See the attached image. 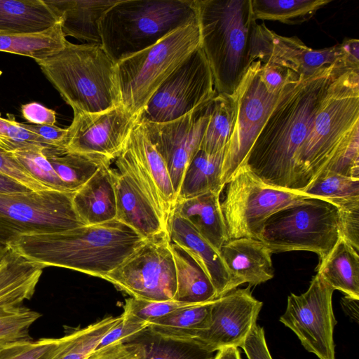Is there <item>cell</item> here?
I'll list each match as a JSON object with an SVG mask.
<instances>
[{
  "instance_id": "6da1fadb",
  "label": "cell",
  "mask_w": 359,
  "mask_h": 359,
  "mask_svg": "<svg viewBox=\"0 0 359 359\" xmlns=\"http://www.w3.org/2000/svg\"><path fill=\"white\" fill-rule=\"evenodd\" d=\"M350 68L346 62H338L310 76L297 74L290 80L243 165L266 184L293 190L296 154L307 137L330 84Z\"/></svg>"
},
{
  "instance_id": "7a4b0ae2",
  "label": "cell",
  "mask_w": 359,
  "mask_h": 359,
  "mask_svg": "<svg viewBox=\"0 0 359 359\" xmlns=\"http://www.w3.org/2000/svg\"><path fill=\"white\" fill-rule=\"evenodd\" d=\"M201 47L217 94H233L249 67L264 63L271 50V30L257 24L251 0H195Z\"/></svg>"
},
{
  "instance_id": "3957f363",
  "label": "cell",
  "mask_w": 359,
  "mask_h": 359,
  "mask_svg": "<svg viewBox=\"0 0 359 359\" xmlns=\"http://www.w3.org/2000/svg\"><path fill=\"white\" fill-rule=\"evenodd\" d=\"M146 241L116 219L58 233L22 236L8 248L42 269L62 267L103 278Z\"/></svg>"
},
{
  "instance_id": "277c9868",
  "label": "cell",
  "mask_w": 359,
  "mask_h": 359,
  "mask_svg": "<svg viewBox=\"0 0 359 359\" xmlns=\"http://www.w3.org/2000/svg\"><path fill=\"white\" fill-rule=\"evenodd\" d=\"M359 144V69L330 84L306 140L294 158V191L302 192L346 148Z\"/></svg>"
},
{
  "instance_id": "5b68a950",
  "label": "cell",
  "mask_w": 359,
  "mask_h": 359,
  "mask_svg": "<svg viewBox=\"0 0 359 359\" xmlns=\"http://www.w3.org/2000/svg\"><path fill=\"white\" fill-rule=\"evenodd\" d=\"M36 62L74 114L100 112L122 104L116 63L100 43L67 41L62 50Z\"/></svg>"
},
{
  "instance_id": "8992f818",
  "label": "cell",
  "mask_w": 359,
  "mask_h": 359,
  "mask_svg": "<svg viewBox=\"0 0 359 359\" xmlns=\"http://www.w3.org/2000/svg\"><path fill=\"white\" fill-rule=\"evenodd\" d=\"M196 19L195 0H118L101 20V44L117 63Z\"/></svg>"
},
{
  "instance_id": "52a82bcc",
  "label": "cell",
  "mask_w": 359,
  "mask_h": 359,
  "mask_svg": "<svg viewBox=\"0 0 359 359\" xmlns=\"http://www.w3.org/2000/svg\"><path fill=\"white\" fill-rule=\"evenodd\" d=\"M201 46L197 19L168 34L156 44L116 63L121 104L140 115L171 73Z\"/></svg>"
},
{
  "instance_id": "ba28073f",
  "label": "cell",
  "mask_w": 359,
  "mask_h": 359,
  "mask_svg": "<svg viewBox=\"0 0 359 359\" xmlns=\"http://www.w3.org/2000/svg\"><path fill=\"white\" fill-rule=\"evenodd\" d=\"M339 237V208L323 198H308L271 215L257 239L273 253L309 251L320 262Z\"/></svg>"
},
{
  "instance_id": "9c48e42d",
  "label": "cell",
  "mask_w": 359,
  "mask_h": 359,
  "mask_svg": "<svg viewBox=\"0 0 359 359\" xmlns=\"http://www.w3.org/2000/svg\"><path fill=\"white\" fill-rule=\"evenodd\" d=\"M74 194L53 189L0 194V244L8 248L22 236L85 226L74 207Z\"/></svg>"
},
{
  "instance_id": "30bf717a",
  "label": "cell",
  "mask_w": 359,
  "mask_h": 359,
  "mask_svg": "<svg viewBox=\"0 0 359 359\" xmlns=\"http://www.w3.org/2000/svg\"><path fill=\"white\" fill-rule=\"evenodd\" d=\"M221 203L229 239L257 236L267 219L304 199V193L269 185L242 165L226 184Z\"/></svg>"
},
{
  "instance_id": "8fae6325",
  "label": "cell",
  "mask_w": 359,
  "mask_h": 359,
  "mask_svg": "<svg viewBox=\"0 0 359 359\" xmlns=\"http://www.w3.org/2000/svg\"><path fill=\"white\" fill-rule=\"evenodd\" d=\"M262 65L261 60L255 61L231 95L234 121L222 167L221 184L224 187L243 164L283 90L271 93L266 88L260 76Z\"/></svg>"
},
{
  "instance_id": "7c38bea8",
  "label": "cell",
  "mask_w": 359,
  "mask_h": 359,
  "mask_svg": "<svg viewBox=\"0 0 359 359\" xmlns=\"http://www.w3.org/2000/svg\"><path fill=\"white\" fill-rule=\"evenodd\" d=\"M216 95L212 72L200 46L161 83L139 120L170 121L210 102Z\"/></svg>"
},
{
  "instance_id": "4fadbf2b",
  "label": "cell",
  "mask_w": 359,
  "mask_h": 359,
  "mask_svg": "<svg viewBox=\"0 0 359 359\" xmlns=\"http://www.w3.org/2000/svg\"><path fill=\"white\" fill-rule=\"evenodd\" d=\"M103 279L134 298L173 300L177 287L176 271L168 233L147 239Z\"/></svg>"
},
{
  "instance_id": "5bb4252c",
  "label": "cell",
  "mask_w": 359,
  "mask_h": 359,
  "mask_svg": "<svg viewBox=\"0 0 359 359\" xmlns=\"http://www.w3.org/2000/svg\"><path fill=\"white\" fill-rule=\"evenodd\" d=\"M334 290L316 273L304 293L288 296L286 310L280 318V321L295 333L304 348L319 359H335Z\"/></svg>"
},
{
  "instance_id": "9a60e30c",
  "label": "cell",
  "mask_w": 359,
  "mask_h": 359,
  "mask_svg": "<svg viewBox=\"0 0 359 359\" xmlns=\"http://www.w3.org/2000/svg\"><path fill=\"white\" fill-rule=\"evenodd\" d=\"M115 164L133 177L167 228L175 207L177 195L165 163L139 118L123 150L115 159Z\"/></svg>"
},
{
  "instance_id": "2e32d148",
  "label": "cell",
  "mask_w": 359,
  "mask_h": 359,
  "mask_svg": "<svg viewBox=\"0 0 359 359\" xmlns=\"http://www.w3.org/2000/svg\"><path fill=\"white\" fill-rule=\"evenodd\" d=\"M138 118L122 104L100 112L74 114L67 128L66 150L111 164Z\"/></svg>"
},
{
  "instance_id": "e0dca14e",
  "label": "cell",
  "mask_w": 359,
  "mask_h": 359,
  "mask_svg": "<svg viewBox=\"0 0 359 359\" xmlns=\"http://www.w3.org/2000/svg\"><path fill=\"white\" fill-rule=\"evenodd\" d=\"M211 101L170 121H140L148 137L165 163L177 197L189 163L201 150L209 120Z\"/></svg>"
},
{
  "instance_id": "ac0fdd59",
  "label": "cell",
  "mask_w": 359,
  "mask_h": 359,
  "mask_svg": "<svg viewBox=\"0 0 359 359\" xmlns=\"http://www.w3.org/2000/svg\"><path fill=\"white\" fill-rule=\"evenodd\" d=\"M251 286L234 289L215 299L211 306L209 327L193 339L212 351L225 347H241L262 307L252 294Z\"/></svg>"
},
{
  "instance_id": "d6986e66",
  "label": "cell",
  "mask_w": 359,
  "mask_h": 359,
  "mask_svg": "<svg viewBox=\"0 0 359 359\" xmlns=\"http://www.w3.org/2000/svg\"><path fill=\"white\" fill-rule=\"evenodd\" d=\"M170 241L184 249L200 264L210 279L217 298L236 289L220 255L186 219L173 212L167 226Z\"/></svg>"
},
{
  "instance_id": "ffe728a7",
  "label": "cell",
  "mask_w": 359,
  "mask_h": 359,
  "mask_svg": "<svg viewBox=\"0 0 359 359\" xmlns=\"http://www.w3.org/2000/svg\"><path fill=\"white\" fill-rule=\"evenodd\" d=\"M116 219L146 239L168 232L158 214L133 177L123 168L112 169Z\"/></svg>"
},
{
  "instance_id": "44dd1931",
  "label": "cell",
  "mask_w": 359,
  "mask_h": 359,
  "mask_svg": "<svg viewBox=\"0 0 359 359\" xmlns=\"http://www.w3.org/2000/svg\"><path fill=\"white\" fill-rule=\"evenodd\" d=\"M219 253L237 287L243 283L257 285L274 276L273 252L258 239H229L222 246Z\"/></svg>"
},
{
  "instance_id": "7402d4cb",
  "label": "cell",
  "mask_w": 359,
  "mask_h": 359,
  "mask_svg": "<svg viewBox=\"0 0 359 359\" xmlns=\"http://www.w3.org/2000/svg\"><path fill=\"white\" fill-rule=\"evenodd\" d=\"M266 62L280 65L299 76H310L320 69L342 62L359 68L348 60L341 44L315 50L296 36H280L272 30L271 50Z\"/></svg>"
},
{
  "instance_id": "603a6c76",
  "label": "cell",
  "mask_w": 359,
  "mask_h": 359,
  "mask_svg": "<svg viewBox=\"0 0 359 359\" xmlns=\"http://www.w3.org/2000/svg\"><path fill=\"white\" fill-rule=\"evenodd\" d=\"M110 164L100 166L73 196V204L86 225H95L116 219V200Z\"/></svg>"
},
{
  "instance_id": "cb8c5ba5",
  "label": "cell",
  "mask_w": 359,
  "mask_h": 359,
  "mask_svg": "<svg viewBox=\"0 0 359 359\" xmlns=\"http://www.w3.org/2000/svg\"><path fill=\"white\" fill-rule=\"evenodd\" d=\"M60 17L62 31L88 43L101 44L100 25L107 12L118 0H44Z\"/></svg>"
},
{
  "instance_id": "d4e9b609",
  "label": "cell",
  "mask_w": 359,
  "mask_h": 359,
  "mask_svg": "<svg viewBox=\"0 0 359 359\" xmlns=\"http://www.w3.org/2000/svg\"><path fill=\"white\" fill-rule=\"evenodd\" d=\"M219 196V194L208 191L179 199L173 210L188 221L218 251L229 240Z\"/></svg>"
},
{
  "instance_id": "484cf974",
  "label": "cell",
  "mask_w": 359,
  "mask_h": 359,
  "mask_svg": "<svg viewBox=\"0 0 359 359\" xmlns=\"http://www.w3.org/2000/svg\"><path fill=\"white\" fill-rule=\"evenodd\" d=\"M60 22L44 0H0V33H36Z\"/></svg>"
},
{
  "instance_id": "4316f807",
  "label": "cell",
  "mask_w": 359,
  "mask_h": 359,
  "mask_svg": "<svg viewBox=\"0 0 359 359\" xmlns=\"http://www.w3.org/2000/svg\"><path fill=\"white\" fill-rule=\"evenodd\" d=\"M174 258L177 287L173 300L196 305L217 298L216 290L200 264L184 249L170 241Z\"/></svg>"
},
{
  "instance_id": "83f0119b",
  "label": "cell",
  "mask_w": 359,
  "mask_h": 359,
  "mask_svg": "<svg viewBox=\"0 0 359 359\" xmlns=\"http://www.w3.org/2000/svg\"><path fill=\"white\" fill-rule=\"evenodd\" d=\"M121 341L140 344L144 359H212L216 353L194 339L165 335L149 325Z\"/></svg>"
},
{
  "instance_id": "f1b7e54d",
  "label": "cell",
  "mask_w": 359,
  "mask_h": 359,
  "mask_svg": "<svg viewBox=\"0 0 359 359\" xmlns=\"http://www.w3.org/2000/svg\"><path fill=\"white\" fill-rule=\"evenodd\" d=\"M317 273L334 290L359 299V254L342 237L327 257L319 262Z\"/></svg>"
},
{
  "instance_id": "f546056e",
  "label": "cell",
  "mask_w": 359,
  "mask_h": 359,
  "mask_svg": "<svg viewBox=\"0 0 359 359\" xmlns=\"http://www.w3.org/2000/svg\"><path fill=\"white\" fill-rule=\"evenodd\" d=\"M224 151L225 148L212 154L197 152L185 171L177 201L208 191L221 194L224 188L221 184Z\"/></svg>"
},
{
  "instance_id": "4dcf8cb0",
  "label": "cell",
  "mask_w": 359,
  "mask_h": 359,
  "mask_svg": "<svg viewBox=\"0 0 359 359\" xmlns=\"http://www.w3.org/2000/svg\"><path fill=\"white\" fill-rule=\"evenodd\" d=\"M67 40L60 22L36 33H0V51L43 60L62 50Z\"/></svg>"
},
{
  "instance_id": "1f68e13d",
  "label": "cell",
  "mask_w": 359,
  "mask_h": 359,
  "mask_svg": "<svg viewBox=\"0 0 359 359\" xmlns=\"http://www.w3.org/2000/svg\"><path fill=\"white\" fill-rule=\"evenodd\" d=\"M43 151L58 177L70 192L80 189L102 165L106 164L65 149L46 148Z\"/></svg>"
},
{
  "instance_id": "d6a6232c",
  "label": "cell",
  "mask_w": 359,
  "mask_h": 359,
  "mask_svg": "<svg viewBox=\"0 0 359 359\" xmlns=\"http://www.w3.org/2000/svg\"><path fill=\"white\" fill-rule=\"evenodd\" d=\"M213 301L172 312L150 321L149 327L165 335L193 339L197 332L209 327Z\"/></svg>"
},
{
  "instance_id": "836d02e7",
  "label": "cell",
  "mask_w": 359,
  "mask_h": 359,
  "mask_svg": "<svg viewBox=\"0 0 359 359\" xmlns=\"http://www.w3.org/2000/svg\"><path fill=\"white\" fill-rule=\"evenodd\" d=\"M332 0H251L256 20H273L295 25L309 20Z\"/></svg>"
},
{
  "instance_id": "e575fe53",
  "label": "cell",
  "mask_w": 359,
  "mask_h": 359,
  "mask_svg": "<svg viewBox=\"0 0 359 359\" xmlns=\"http://www.w3.org/2000/svg\"><path fill=\"white\" fill-rule=\"evenodd\" d=\"M234 121V107L231 95L217 94L211 101L208 124L201 150L212 154L226 148Z\"/></svg>"
},
{
  "instance_id": "d590c367",
  "label": "cell",
  "mask_w": 359,
  "mask_h": 359,
  "mask_svg": "<svg viewBox=\"0 0 359 359\" xmlns=\"http://www.w3.org/2000/svg\"><path fill=\"white\" fill-rule=\"evenodd\" d=\"M302 192L327 200L339 207L359 200V179L321 172Z\"/></svg>"
},
{
  "instance_id": "8d00e7d4",
  "label": "cell",
  "mask_w": 359,
  "mask_h": 359,
  "mask_svg": "<svg viewBox=\"0 0 359 359\" xmlns=\"http://www.w3.org/2000/svg\"><path fill=\"white\" fill-rule=\"evenodd\" d=\"M121 319V316L107 317L67 335L66 342L53 359H86L102 337Z\"/></svg>"
},
{
  "instance_id": "74e56055",
  "label": "cell",
  "mask_w": 359,
  "mask_h": 359,
  "mask_svg": "<svg viewBox=\"0 0 359 359\" xmlns=\"http://www.w3.org/2000/svg\"><path fill=\"white\" fill-rule=\"evenodd\" d=\"M40 316L21 305L0 306V346L32 339L29 328Z\"/></svg>"
},
{
  "instance_id": "f35d334b",
  "label": "cell",
  "mask_w": 359,
  "mask_h": 359,
  "mask_svg": "<svg viewBox=\"0 0 359 359\" xmlns=\"http://www.w3.org/2000/svg\"><path fill=\"white\" fill-rule=\"evenodd\" d=\"M44 149L20 150L11 153L28 174L40 184L50 189L70 192L43 154Z\"/></svg>"
},
{
  "instance_id": "ab89813d",
  "label": "cell",
  "mask_w": 359,
  "mask_h": 359,
  "mask_svg": "<svg viewBox=\"0 0 359 359\" xmlns=\"http://www.w3.org/2000/svg\"><path fill=\"white\" fill-rule=\"evenodd\" d=\"M67 335L14 342L0 346V359H53L64 346Z\"/></svg>"
},
{
  "instance_id": "60d3db41",
  "label": "cell",
  "mask_w": 359,
  "mask_h": 359,
  "mask_svg": "<svg viewBox=\"0 0 359 359\" xmlns=\"http://www.w3.org/2000/svg\"><path fill=\"white\" fill-rule=\"evenodd\" d=\"M42 268L32 262L11 281L0 288V306H19L34 294Z\"/></svg>"
},
{
  "instance_id": "b9f144b4",
  "label": "cell",
  "mask_w": 359,
  "mask_h": 359,
  "mask_svg": "<svg viewBox=\"0 0 359 359\" xmlns=\"http://www.w3.org/2000/svg\"><path fill=\"white\" fill-rule=\"evenodd\" d=\"M3 118L0 114V147L8 152L36 148H51L36 134L25 129L14 116L7 114ZM54 148V147H53Z\"/></svg>"
},
{
  "instance_id": "7bdbcfd3",
  "label": "cell",
  "mask_w": 359,
  "mask_h": 359,
  "mask_svg": "<svg viewBox=\"0 0 359 359\" xmlns=\"http://www.w3.org/2000/svg\"><path fill=\"white\" fill-rule=\"evenodd\" d=\"M197 305V304H196ZM192 306L174 300L147 301L134 297L126 299L123 314L149 323L182 308Z\"/></svg>"
},
{
  "instance_id": "ee69618b",
  "label": "cell",
  "mask_w": 359,
  "mask_h": 359,
  "mask_svg": "<svg viewBox=\"0 0 359 359\" xmlns=\"http://www.w3.org/2000/svg\"><path fill=\"white\" fill-rule=\"evenodd\" d=\"M338 208L340 236L359 252V200Z\"/></svg>"
},
{
  "instance_id": "f6af8a7d",
  "label": "cell",
  "mask_w": 359,
  "mask_h": 359,
  "mask_svg": "<svg viewBox=\"0 0 359 359\" xmlns=\"http://www.w3.org/2000/svg\"><path fill=\"white\" fill-rule=\"evenodd\" d=\"M0 173L19 182L32 191L50 189L30 176L11 152H8L1 147Z\"/></svg>"
},
{
  "instance_id": "bcb514c9",
  "label": "cell",
  "mask_w": 359,
  "mask_h": 359,
  "mask_svg": "<svg viewBox=\"0 0 359 359\" xmlns=\"http://www.w3.org/2000/svg\"><path fill=\"white\" fill-rule=\"evenodd\" d=\"M121 316L122 319L102 337L95 350L121 341L149 325L133 316L123 313Z\"/></svg>"
},
{
  "instance_id": "7dc6e473",
  "label": "cell",
  "mask_w": 359,
  "mask_h": 359,
  "mask_svg": "<svg viewBox=\"0 0 359 359\" xmlns=\"http://www.w3.org/2000/svg\"><path fill=\"white\" fill-rule=\"evenodd\" d=\"M86 359H144L142 346L119 341L95 350Z\"/></svg>"
},
{
  "instance_id": "c3c4849f",
  "label": "cell",
  "mask_w": 359,
  "mask_h": 359,
  "mask_svg": "<svg viewBox=\"0 0 359 359\" xmlns=\"http://www.w3.org/2000/svg\"><path fill=\"white\" fill-rule=\"evenodd\" d=\"M296 73L275 62L262 63L260 76L266 88L271 93H279Z\"/></svg>"
},
{
  "instance_id": "681fc988",
  "label": "cell",
  "mask_w": 359,
  "mask_h": 359,
  "mask_svg": "<svg viewBox=\"0 0 359 359\" xmlns=\"http://www.w3.org/2000/svg\"><path fill=\"white\" fill-rule=\"evenodd\" d=\"M248 359H272L263 327L255 323L241 346Z\"/></svg>"
},
{
  "instance_id": "f907efd6",
  "label": "cell",
  "mask_w": 359,
  "mask_h": 359,
  "mask_svg": "<svg viewBox=\"0 0 359 359\" xmlns=\"http://www.w3.org/2000/svg\"><path fill=\"white\" fill-rule=\"evenodd\" d=\"M20 124L25 129L43 139L49 146L66 149L67 128H62L55 125H34L22 123Z\"/></svg>"
},
{
  "instance_id": "816d5d0a",
  "label": "cell",
  "mask_w": 359,
  "mask_h": 359,
  "mask_svg": "<svg viewBox=\"0 0 359 359\" xmlns=\"http://www.w3.org/2000/svg\"><path fill=\"white\" fill-rule=\"evenodd\" d=\"M21 113L25 119L34 125L53 126L56 123L55 111L38 102L22 105Z\"/></svg>"
},
{
  "instance_id": "f5cc1de1",
  "label": "cell",
  "mask_w": 359,
  "mask_h": 359,
  "mask_svg": "<svg viewBox=\"0 0 359 359\" xmlns=\"http://www.w3.org/2000/svg\"><path fill=\"white\" fill-rule=\"evenodd\" d=\"M32 191L19 182L0 173V194L22 193Z\"/></svg>"
},
{
  "instance_id": "db71d44e",
  "label": "cell",
  "mask_w": 359,
  "mask_h": 359,
  "mask_svg": "<svg viewBox=\"0 0 359 359\" xmlns=\"http://www.w3.org/2000/svg\"><path fill=\"white\" fill-rule=\"evenodd\" d=\"M348 60L355 66L359 67V41L356 39H348L341 43Z\"/></svg>"
},
{
  "instance_id": "11a10c76",
  "label": "cell",
  "mask_w": 359,
  "mask_h": 359,
  "mask_svg": "<svg viewBox=\"0 0 359 359\" xmlns=\"http://www.w3.org/2000/svg\"><path fill=\"white\" fill-rule=\"evenodd\" d=\"M212 359H241V356L237 347L229 346L217 351Z\"/></svg>"
},
{
  "instance_id": "9f6ffc18",
  "label": "cell",
  "mask_w": 359,
  "mask_h": 359,
  "mask_svg": "<svg viewBox=\"0 0 359 359\" xmlns=\"http://www.w3.org/2000/svg\"><path fill=\"white\" fill-rule=\"evenodd\" d=\"M9 248H4L3 247L1 244H0V262L1 261V259L4 258V257L5 256V255L6 254V252H8Z\"/></svg>"
},
{
  "instance_id": "6f0895ef",
  "label": "cell",
  "mask_w": 359,
  "mask_h": 359,
  "mask_svg": "<svg viewBox=\"0 0 359 359\" xmlns=\"http://www.w3.org/2000/svg\"></svg>"
}]
</instances>
